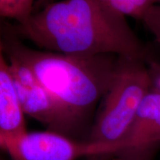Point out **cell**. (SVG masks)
<instances>
[{
    "label": "cell",
    "mask_w": 160,
    "mask_h": 160,
    "mask_svg": "<svg viewBox=\"0 0 160 160\" xmlns=\"http://www.w3.org/2000/svg\"><path fill=\"white\" fill-rule=\"evenodd\" d=\"M7 25L20 39L45 51L77 57H148L125 16L96 0L52 2L25 22Z\"/></svg>",
    "instance_id": "cell-1"
},
{
    "label": "cell",
    "mask_w": 160,
    "mask_h": 160,
    "mask_svg": "<svg viewBox=\"0 0 160 160\" xmlns=\"http://www.w3.org/2000/svg\"><path fill=\"white\" fill-rule=\"evenodd\" d=\"M150 91L145 59L118 57L111 86L104 96L101 110L92 128L91 141L114 145L121 153L122 142Z\"/></svg>",
    "instance_id": "cell-3"
},
{
    "label": "cell",
    "mask_w": 160,
    "mask_h": 160,
    "mask_svg": "<svg viewBox=\"0 0 160 160\" xmlns=\"http://www.w3.org/2000/svg\"><path fill=\"white\" fill-rule=\"evenodd\" d=\"M121 145V153L153 154L160 145V93L150 91L144 98Z\"/></svg>",
    "instance_id": "cell-7"
},
{
    "label": "cell",
    "mask_w": 160,
    "mask_h": 160,
    "mask_svg": "<svg viewBox=\"0 0 160 160\" xmlns=\"http://www.w3.org/2000/svg\"><path fill=\"white\" fill-rule=\"evenodd\" d=\"M22 160H77L88 156L117 153L114 145L77 142L51 131L28 132L20 144Z\"/></svg>",
    "instance_id": "cell-5"
},
{
    "label": "cell",
    "mask_w": 160,
    "mask_h": 160,
    "mask_svg": "<svg viewBox=\"0 0 160 160\" xmlns=\"http://www.w3.org/2000/svg\"><path fill=\"white\" fill-rule=\"evenodd\" d=\"M142 21L160 45V5L151 6L143 16Z\"/></svg>",
    "instance_id": "cell-9"
},
{
    "label": "cell",
    "mask_w": 160,
    "mask_h": 160,
    "mask_svg": "<svg viewBox=\"0 0 160 160\" xmlns=\"http://www.w3.org/2000/svg\"><path fill=\"white\" fill-rule=\"evenodd\" d=\"M52 2V0H38L34 5V12H37L41 8H44L46 5Z\"/></svg>",
    "instance_id": "cell-12"
},
{
    "label": "cell",
    "mask_w": 160,
    "mask_h": 160,
    "mask_svg": "<svg viewBox=\"0 0 160 160\" xmlns=\"http://www.w3.org/2000/svg\"><path fill=\"white\" fill-rule=\"evenodd\" d=\"M5 56L0 51V145L11 160H22V140L28 133Z\"/></svg>",
    "instance_id": "cell-6"
},
{
    "label": "cell",
    "mask_w": 160,
    "mask_h": 160,
    "mask_svg": "<svg viewBox=\"0 0 160 160\" xmlns=\"http://www.w3.org/2000/svg\"><path fill=\"white\" fill-rule=\"evenodd\" d=\"M5 56L17 97L25 114L42 124L48 131L67 136L74 131L77 125L29 68L14 57Z\"/></svg>",
    "instance_id": "cell-4"
},
{
    "label": "cell",
    "mask_w": 160,
    "mask_h": 160,
    "mask_svg": "<svg viewBox=\"0 0 160 160\" xmlns=\"http://www.w3.org/2000/svg\"><path fill=\"white\" fill-rule=\"evenodd\" d=\"M156 3L158 4V5H160V0H155Z\"/></svg>",
    "instance_id": "cell-14"
},
{
    "label": "cell",
    "mask_w": 160,
    "mask_h": 160,
    "mask_svg": "<svg viewBox=\"0 0 160 160\" xmlns=\"http://www.w3.org/2000/svg\"><path fill=\"white\" fill-rule=\"evenodd\" d=\"M96 1L102 4V5L108 6V7H110V5H111V0H96ZM111 8V7H110Z\"/></svg>",
    "instance_id": "cell-13"
},
{
    "label": "cell",
    "mask_w": 160,
    "mask_h": 160,
    "mask_svg": "<svg viewBox=\"0 0 160 160\" xmlns=\"http://www.w3.org/2000/svg\"><path fill=\"white\" fill-rule=\"evenodd\" d=\"M0 51L25 64L77 126L104 97L114 75L118 57H77L28 47L2 22Z\"/></svg>",
    "instance_id": "cell-2"
},
{
    "label": "cell",
    "mask_w": 160,
    "mask_h": 160,
    "mask_svg": "<svg viewBox=\"0 0 160 160\" xmlns=\"http://www.w3.org/2000/svg\"><path fill=\"white\" fill-rule=\"evenodd\" d=\"M113 160H152V156L123 152L119 153L117 157Z\"/></svg>",
    "instance_id": "cell-11"
},
{
    "label": "cell",
    "mask_w": 160,
    "mask_h": 160,
    "mask_svg": "<svg viewBox=\"0 0 160 160\" xmlns=\"http://www.w3.org/2000/svg\"><path fill=\"white\" fill-rule=\"evenodd\" d=\"M148 70L151 91L160 93V62L148 57L145 59Z\"/></svg>",
    "instance_id": "cell-10"
},
{
    "label": "cell",
    "mask_w": 160,
    "mask_h": 160,
    "mask_svg": "<svg viewBox=\"0 0 160 160\" xmlns=\"http://www.w3.org/2000/svg\"><path fill=\"white\" fill-rule=\"evenodd\" d=\"M34 5L33 0H0V15L22 24L33 13Z\"/></svg>",
    "instance_id": "cell-8"
}]
</instances>
